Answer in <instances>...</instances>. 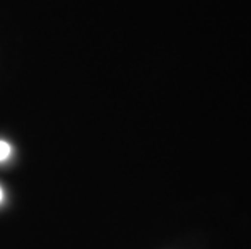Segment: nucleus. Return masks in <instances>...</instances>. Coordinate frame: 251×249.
<instances>
[{
	"mask_svg": "<svg viewBox=\"0 0 251 249\" xmlns=\"http://www.w3.org/2000/svg\"><path fill=\"white\" fill-rule=\"evenodd\" d=\"M10 156H12V146H10L7 141L0 139V162L7 160Z\"/></svg>",
	"mask_w": 251,
	"mask_h": 249,
	"instance_id": "1",
	"label": "nucleus"
},
{
	"mask_svg": "<svg viewBox=\"0 0 251 249\" xmlns=\"http://www.w3.org/2000/svg\"><path fill=\"white\" fill-rule=\"evenodd\" d=\"M3 201V191H2V188H0V203Z\"/></svg>",
	"mask_w": 251,
	"mask_h": 249,
	"instance_id": "2",
	"label": "nucleus"
}]
</instances>
